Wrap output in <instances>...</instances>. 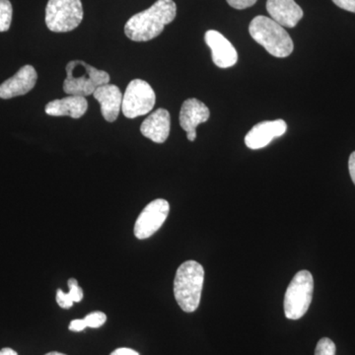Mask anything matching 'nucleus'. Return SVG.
Masks as SVG:
<instances>
[{
	"label": "nucleus",
	"mask_w": 355,
	"mask_h": 355,
	"mask_svg": "<svg viewBox=\"0 0 355 355\" xmlns=\"http://www.w3.org/2000/svg\"><path fill=\"white\" fill-rule=\"evenodd\" d=\"M333 2L340 8L355 13V0H333Z\"/></svg>",
	"instance_id": "obj_23"
},
{
	"label": "nucleus",
	"mask_w": 355,
	"mask_h": 355,
	"mask_svg": "<svg viewBox=\"0 0 355 355\" xmlns=\"http://www.w3.org/2000/svg\"><path fill=\"white\" fill-rule=\"evenodd\" d=\"M38 74L32 65L21 67L19 71L0 85V98L11 99L27 94L35 87Z\"/></svg>",
	"instance_id": "obj_12"
},
{
	"label": "nucleus",
	"mask_w": 355,
	"mask_h": 355,
	"mask_svg": "<svg viewBox=\"0 0 355 355\" xmlns=\"http://www.w3.org/2000/svg\"><path fill=\"white\" fill-rule=\"evenodd\" d=\"M69 294L70 297L72 298L74 303L81 302L83 299V291L80 286H78V282L76 279H70L69 280Z\"/></svg>",
	"instance_id": "obj_20"
},
{
	"label": "nucleus",
	"mask_w": 355,
	"mask_h": 355,
	"mask_svg": "<svg viewBox=\"0 0 355 355\" xmlns=\"http://www.w3.org/2000/svg\"><path fill=\"white\" fill-rule=\"evenodd\" d=\"M349 169L350 177H352V182L355 184V151L350 155L349 161Z\"/></svg>",
	"instance_id": "obj_26"
},
{
	"label": "nucleus",
	"mask_w": 355,
	"mask_h": 355,
	"mask_svg": "<svg viewBox=\"0 0 355 355\" xmlns=\"http://www.w3.org/2000/svg\"><path fill=\"white\" fill-rule=\"evenodd\" d=\"M314 279L308 270H300L292 279L284 296V314L287 319H301L308 309L313 299Z\"/></svg>",
	"instance_id": "obj_5"
},
{
	"label": "nucleus",
	"mask_w": 355,
	"mask_h": 355,
	"mask_svg": "<svg viewBox=\"0 0 355 355\" xmlns=\"http://www.w3.org/2000/svg\"><path fill=\"white\" fill-rule=\"evenodd\" d=\"M170 211L169 202L163 198L153 200L140 212L135 225V235L137 239L151 237L161 228Z\"/></svg>",
	"instance_id": "obj_8"
},
{
	"label": "nucleus",
	"mask_w": 355,
	"mask_h": 355,
	"mask_svg": "<svg viewBox=\"0 0 355 355\" xmlns=\"http://www.w3.org/2000/svg\"><path fill=\"white\" fill-rule=\"evenodd\" d=\"M94 98L101 106V113L105 120L114 123L121 110L123 96L120 88L114 84H105L96 89Z\"/></svg>",
	"instance_id": "obj_15"
},
{
	"label": "nucleus",
	"mask_w": 355,
	"mask_h": 355,
	"mask_svg": "<svg viewBox=\"0 0 355 355\" xmlns=\"http://www.w3.org/2000/svg\"><path fill=\"white\" fill-rule=\"evenodd\" d=\"M44 355H67V354H60V352H49V354H46Z\"/></svg>",
	"instance_id": "obj_28"
},
{
	"label": "nucleus",
	"mask_w": 355,
	"mask_h": 355,
	"mask_svg": "<svg viewBox=\"0 0 355 355\" xmlns=\"http://www.w3.org/2000/svg\"><path fill=\"white\" fill-rule=\"evenodd\" d=\"M209 109L200 100L191 98L186 100L180 112V125L187 132V139L195 141L197 139V128L200 123L209 121Z\"/></svg>",
	"instance_id": "obj_9"
},
{
	"label": "nucleus",
	"mask_w": 355,
	"mask_h": 355,
	"mask_svg": "<svg viewBox=\"0 0 355 355\" xmlns=\"http://www.w3.org/2000/svg\"><path fill=\"white\" fill-rule=\"evenodd\" d=\"M86 328H87V324L84 319L73 320L70 322L69 327V330L72 331H83Z\"/></svg>",
	"instance_id": "obj_24"
},
{
	"label": "nucleus",
	"mask_w": 355,
	"mask_h": 355,
	"mask_svg": "<svg viewBox=\"0 0 355 355\" xmlns=\"http://www.w3.org/2000/svg\"><path fill=\"white\" fill-rule=\"evenodd\" d=\"M84 320H85L86 324L89 328L98 329L106 323L107 316L105 313L96 311V312L88 314L87 316L84 318Z\"/></svg>",
	"instance_id": "obj_19"
},
{
	"label": "nucleus",
	"mask_w": 355,
	"mask_h": 355,
	"mask_svg": "<svg viewBox=\"0 0 355 355\" xmlns=\"http://www.w3.org/2000/svg\"><path fill=\"white\" fill-rule=\"evenodd\" d=\"M83 19L81 0H49L46 24L51 32L65 33L76 29Z\"/></svg>",
	"instance_id": "obj_6"
},
{
	"label": "nucleus",
	"mask_w": 355,
	"mask_h": 355,
	"mask_svg": "<svg viewBox=\"0 0 355 355\" xmlns=\"http://www.w3.org/2000/svg\"><path fill=\"white\" fill-rule=\"evenodd\" d=\"M12 4L9 0H0V32L8 31L12 21Z\"/></svg>",
	"instance_id": "obj_17"
},
{
	"label": "nucleus",
	"mask_w": 355,
	"mask_h": 355,
	"mask_svg": "<svg viewBox=\"0 0 355 355\" xmlns=\"http://www.w3.org/2000/svg\"><path fill=\"white\" fill-rule=\"evenodd\" d=\"M176 14L177 6L173 0H158L125 23V35L133 42L150 41L163 32L166 25L174 21Z\"/></svg>",
	"instance_id": "obj_1"
},
{
	"label": "nucleus",
	"mask_w": 355,
	"mask_h": 355,
	"mask_svg": "<svg viewBox=\"0 0 355 355\" xmlns=\"http://www.w3.org/2000/svg\"><path fill=\"white\" fill-rule=\"evenodd\" d=\"M249 32L252 38L273 57L287 58L294 50L288 33L272 18L257 16L250 23Z\"/></svg>",
	"instance_id": "obj_3"
},
{
	"label": "nucleus",
	"mask_w": 355,
	"mask_h": 355,
	"mask_svg": "<svg viewBox=\"0 0 355 355\" xmlns=\"http://www.w3.org/2000/svg\"><path fill=\"white\" fill-rule=\"evenodd\" d=\"M266 10L284 28H294L302 19L303 10L294 0H268Z\"/></svg>",
	"instance_id": "obj_13"
},
{
	"label": "nucleus",
	"mask_w": 355,
	"mask_h": 355,
	"mask_svg": "<svg viewBox=\"0 0 355 355\" xmlns=\"http://www.w3.org/2000/svg\"><path fill=\"white\" fill-rule=\"evenodd\" d=\"M88 102L85 97L67 96L62 99L53 100L46 106V114L51 116H70L80 119L87 112Z\"/></svg>",
	"instance_id": "obj_16"
},
{
	"label": "nucleus",
	"mask_w": 355,
	"mask_h": 355,
	"mask_svg": "<svg viewBox=\"0 0 355 355\" xmlns=\"http://www.w3.org/2000/svg\"><path fill=\"white\" fill-rule=\"evenodd\" d=\"M287 125L284 120L261 121L254 125L245 137V144L250 149L263 148L277 137L286 133Z\"/></svg>",
	"instance_id": "obj_11"
},
{
	"label": "nucleus",
	"mask_w": 355,
	"mask_h": 355,
	"mask_svg": "<svg viewBox=\"0 0 355 355\" xmlns=\"http://www.w3.org/2000/svg\"><path fill=\"white\" fill-rule=\"evenodd\" d=\"M205 270L196 261H187L179 266L174 280V295L178 305L187 313L198 309L202 297Z\"/></svg>",
	"instance_id": "obj_2"
},
{
	"label": "nucleus",
	"mask_w": 355,
	"mask_h": 355,
	"mask_svg": "<svg viewBox=\"0 0 355 355\" xmlns=\"http://www.w3.org/2000/svg\"><path fill=\"white\" fill-rule=\"evenodd\" d=\"M315 355H336V345L328 338H323L317 343Z\"/></svg>",
	"instance_id": "obj_18"
},
{
	"label": "nucleus",
	"mask_w": 355,
	"mask_h": 355,
	"mask_svg": "<svg viewBox=\"0 0 355 355\" xmlns=\"http://www.w3.org/2000/svg\"><path fill=\"white\" fill-rule=\"evenodd\" d=\"M0 355H18L17 352L12 349H9V347H4L0 350Z\"/></svg>",
	"instance_id": "obj_27"
},
{
	"label": "nucleus",
	"mask_w": 355,
	"mask_h": 355,
	"mask_svg": "<svg viewBox=\"0 0 355 355\" xmlns=\"http://www.w3.org/2000/svg\"><path fill=\"white\" fill-rule=\"evenodd\" d=\"M171 116L165 109H158L140 125V132L155 144H164L170 135Z\"/></svg>",
	"instance_id": "obj_14"
},
{
	"label": "nucleus",
	"mask_w": 355,
	"mask_h": 355,
	"mask_svg": "<svg viewBox=\"0 0 355 355\" xmlns=\"http://www.w3.org/2000/svg\"><path fill=\"white\" fill-rule=\"evenodd\" d=\"M67 78L64 91L67 94L87 97L93 95L96 89L109 84L110 76L104 70L95 69L83 60H72L67 64Z\"/></svg>",
	"instance_id": "obj_4"
},
{
	"label": "nucleus",
	"mask_w": 355,
	"mask_h": 355,
	"mask_svg": "<svg viewBox=\"0 0 355 355\" xmlns=\"http://www.w3.org/2000/svg\"><path fill=\"white\" fill-rule=\"evenodd\" d=\"M110 355H139V352H135L132 349L128 347H121V349H114Z\"/></svg>",
	"instance_id": "obj_25"
},
{
	"label": "nucleus",
	"mask_w": 355,
	"mask_h": 355,
	"mask_svg": "<svg viewBox=\"0 0 355 355\" xmlns=\"http://www.w3.org/2000/svg\"><path fill=\"white\" fill-rule=\"evenodd\" d=\"M57 302L58 304L60 306V307L64 308V309H69L73 306V300L70 297L69 292L65 293V292L62 291V289H58L57 292Z\"/></svg>",
	"instance_id": "obj_21"
},
{
	"label": "nucleus",
	"mask_w": 355,
	"mask_h": 355,
	"mask_svg": "<svg viewBox=\"0 0 355 355\" xmlns=\"http://www.w3.org/2000/svg\"><path fill=\"white\" fill-rule=\"evenodd\" d=\"M156 95L146 81L135 79L130 81L123 96L121 111L128 119L144 116L155 106Z\"/></svg>",
	"instance_id": "obj_7"
},
{
	"label": "nucleus",
	"mask_w": 355,
	"mask_h": 355,
	"mask_svg": "<svg viewBox=\"0 0 355 355\" xmlns=\"http://www.w3.org/2000/svg\"><path fill=\"white\" fill-rule=\"evenodd\" d=\"M226 1L233 8L242 10V9L249 8V7L254 6L258 0H226Z\"/></svg>",
	"instance_id": "obj_22"
},
{
	"label": "nucleus",
	"mask_w": 355,
	"mask_h": 355,
	"mask_svg": "<svg viewBox=\"0 0 355 355\" xmlns=\"http://www.w3.org/2000/svg\"><path fill=\"white\" fill-rule=\"evenodd\" d=\"M205 40L211 50L212 60L216 67L229 69L237 64V51L221 33L216 30H209L205 33Z\"/></svg>",
	"instance_id": "obj_10"
}]
</instances>
